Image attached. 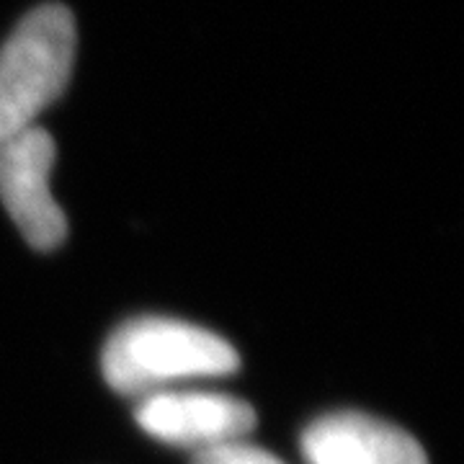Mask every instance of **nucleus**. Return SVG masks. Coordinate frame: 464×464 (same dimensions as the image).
Masks as SVG:
<instances>
[{"label":"nucleus","instance_id":"nucleus-3","mask_svg":"<svg viewBox=\"0 0 464 464\" xmlns=\"http://www.w3.org/2000/svg\"><path fill=\"white\" fill-rule=\"evenodd\" d=\"M140 429L152 439L204 454L212 449L248 441L256 411L246 400L209 390H163L140 398L134 408Z\"/></svg>","mask_w":464,"mask_h":464},{"label":"nucleus","instance_id":"nucleus-2","mask_svg":"<svg viewBox=\"0 0 464 464\" xmlns=\"http://www.w3.org/2000/svg\"><path fill=\"white\" fill-rule=\"evenodd\" d=\"M75 50V16L63 3H44L18 21L0 47V145L65 93Z\"/></svg>","mask_w":464,"mask_h":464},{"label":"nucleus","instance_id":"nucleus-5","mask_svg":"<svg viewBox=\"0 0 464 464\" xmlns=\"http://www.w3.org/2000/svg\"><path fill=\"white\" fill-rule=\"evenodd\" d=\"M299 449L307 464H429L411 433L356 411L313 420L299 439Z\"/></svg>","mask_w":464,"mask_h":464},{"label":"nucleus","instance_id":"nucleus-6","mask_svg":"<svg viewBox=\"0 0 464 464\" xmlns=\"http://www.w3.org/2000/svg\"><path fill=\"white\" fill-rule=\"evenodd\" d=\"M191 464H284L279 457H274L271 451L256 447L250 441H237L230 447L212 449V451H204L197 454Z\"/></svg>","mask_w":464,"mask_h":464},{"label":"nucleus","instance_id":"nucleus-4","mask_svg":"<svg viewBox=\"0 0 464 464\" xmlns=\"http://www.w3.org/2000/svg\"><path fill=\"white\" fill-rule=\"evenodd\" d=\"M54 160L57 145L36 124L0 145V201L36 250H54L67 235L65 212L52 197Z\"/></svg>","mask_w":464,"mask_h":464},{"label":"nucleus","instance_id":"nucleus-1","mask_svg":"<svg viewBox=\"0 0 464 464\" xmlns=\"http://www.w3.org/2000/svg\"><path fill=\"white\" fill-rule=\"evenodd\" d=\"M237 366L240 356L230 341L176 317H132L111 333L101 353L109 387L132 398L227 377Z\"/></svg>","mask_w":464,"mask_h":464}]
</instances>
